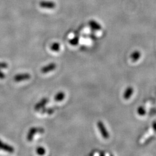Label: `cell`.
<instances>
[{"instance_id": "obj_5", "label": "cell", "mask_w": 156, "mask_h": 156, "mask_svg": "<svg viewBox=\"0 0 156 156\" xmlns=\"http://www.w3.org/2000/svg\"><path fill=\"white\" fill-rule=\"evenodd\" d=\"M56 67H57V66L55 62H51L50 64L42 67L41 69V71L43 73H47L54 71L56 69Z\"/></svg>"}, {"instance_id": "obj_16", "label": "cell", "mask_w": 156, "mask_h": 156, "mask_svg": "<svg viewBox=\"0 0 156 156\" xmlns=\"http://www.w3.org/2000/svg\"><path fill=\"white\" fill-rule=\"evenodd\" d=\"M152 128H153V131H154L155 133H156V121H154V122H153V124H152Z\"/></svg>"}, {"instance_id": "obj_3", "label": "cell", "mask_w": 156, "mask_h": 156, "mask_svg": "<svg viewBox=\"0 0 156 156\" xmlns=\"http://www.w3.org/2000/svg\"><path fill=\"white\" fill-rule=\"evenodd\" d=\"M31 78V75L28 73L17 74L14 76V80L17 82H21L23 80H27Z\"/></svg>"}, {"instance_id": "obj_15", "label": "cell", "mask_w": 156, "mask_h": 156, "mask_svg": "<svg viewBox=\"0 0 156 156\" xmlns=\"http://www.w3.org/2000/svg\"><path fill=\"white\" fill-rule=\"evenodd\" d=\"M8 66V64L6 62H0V68H6Z\"/></svg>"}, {"instance_id": "obj_4", "label": "cell", "mask_w": 156, "mask_h": 156, "mask_svg": "<svg viewBox=\"0 0 156 156\" xmlns=\"http://www.w3.org/2000/svg\"><path fill=\"white\" fill-rule=\"evenodd\" d=\"M0 150L5 151L9 153H13L15 151L13 146L4 143L2 140H0Z\"/></svg>"}, {"instance_id": "obj_1", "label": "cell", "mask_w": 156, "mask_h": 156, "mask_svg": "<svg viewBox=\"0 0 156 156\" xmlns=\"http://www.w3.org/2000/svg\"><path fill=\"white\" fill-rule=\"evenodd\" d=\"M44 132H45V129L42 127H31L29 129L27 135V140L29 142H31L33 140L34 136L37 133L43 134Z\"/></svg>"}, {"instance_id": "obj_14", "label": "cell", "mask_w": 156, "mask_h": 156, "mask_svg": "<svg viewBox=\"0 0 156 156\" xmlns=\"http://www.w3.org/2000/svg\"><path fill=\"white\" fill-rule=\"evenodd\" d=\"M78 43V38H74V39H72L70 41V44L72 45H77Z\"/></svg>"}, {"instance_id": "obj_10", "label": "cell", "mask_w": 156, "mask_h": 156, "mask_svg": "<svg viewBox=\"0 0 156 156\" xmlns=\"http://www.w3.org/2000/svg\"><path fill=\"white\" fill-rule=\"evenodd\" d=\"M55 112V109L53 108H43L41 110V112L42 113H48L49 115H51L52 113H53Z\"/></svg>"}, {"instance_id": "obj_13", "label": "cell", "mask_w": 156, "mask_h": 156, "mask_svg": "<svg viewBox=\"0 0 156 156\" xmlns=\"http://www.w3.org/2000/svg\"><path fill=\"white\" fill-rule=\"evenodd\" d=\"M36 152H37V153L38 154H39L40 156H42V155L45 154L46 151H45L44 147H38L36 149Z\"/></svg>"}, {"instance_id": "obj_2", "label": "cell", "mask_w": 156, "mask_h": 156, "mask_svg": "<svg viewBox=\"0 0 156 156\" xmlns=\"http://www.w3.org/2000/svg\"><path fill=\"white\" fill-rule=\"evenodd\" d=\"M97 127L98 128V129L100 131L102 136L104 139L108 140L109 138V132L108 131V130L106 129L104 124L101 121H98L97 123Z\"/></svg>"}, {"instance_id": "obj_12", "label": "cell", "mask_w": 156, "mask_h": 156, "mask_svg": "<svg viewBox=\"0 0 156 156\" xmlns=\"http://www.w3.org/2000/svg\"><path fill=\"white\" fill-rule=\"evenodd\" d=\"M60 46L58 43H54L51 46V50L54 51H58L60 50Z\"/></svg>"}, {"instance_id": "obj_9", "label": "cell", "mask_w": 156, "mask_h": 156, "mask_svg": "<svg viewBox=\"0 0 156 156\" xmlns=\"http://www.w3.org/2000/svg\"><path fill=\"white\" fill-rule=\"evenodd\" d=\"M66 97V94L64 92L62 91H60L58 93H57L55 96V100L56 101H62Z\"/></svg>"}, {"instance_id": "obj_6", "label": "cell", "mask_w": 156, "mask_h": 156, "mask_svg": "<svg viewBox=\"0 0 156 156\" xmlns=\"http://www.w3.org/2000/svg\"><path fill=\"white\" fill-rule=\"evenodd\" d=\"M49 99L47 98H43L38 103L36 104V105L34 106V110L35 111H39L41 109H42L43 108L45 107L46 104L48 102Z\"/></svg>"}, {"instance_id": "obj_17", "label": "cell", "mask_w": 156, "mask_h": 156, "mask_svg": "<svg viewBox=\"0 0 156 156\" xmlns=\"http://www.w3.org/2000/svg\"><path fill=\"white\" fill-rule=\"evenodd\" d=\"M4 78H5V75L2 73L1 70V68H0V79H4Z\"/></svg>"}, {"instance_id": "obj_11", "label": "cell", "mask_w": 156, "mask_h": 156, "mask_svg": "<svg viewBox=\"0 0 156 156\" xmlns=\"http://www.w3.org/2000/svg\"><path fill=\"white\" fill-rule=\"evenodd\" d=\"M137 112H138V115L141 116H145V114L146 113L145 108L143 106H140V107H138V108L137 109Z\"/></svg>"}, {"instance_id": "obj_8", "label": "cell", "mask_w": 156, "mask_h": 156, "mask_svg": "<svg viewBox=\"0 0 156 156\" xmlns=\"http://www.w3.org/2000/svg\"><path fill=\"white\" fill-rule=\"evenodd\" d=\"M130 57L133 62H137L141 57V53L138 50H135L131 53Z\"/></svg>"}, {"instance_id": "obj_7", "label": "cell", "mask_w": 156, "mask_h": 156, "mask_svg": "<svg viewBox=\"0 0 156 156\" xmlns=\"http://www.w3.org/2000/svg\"><path fill=\"white\" fill-rule=\"evenodd\" d=\"M134 93V89L131 87V86H129L128 87L124 93V94H123V97L125 100H128L131 98V97L132 96V95Z\"/></svg>"}]
</instances>
